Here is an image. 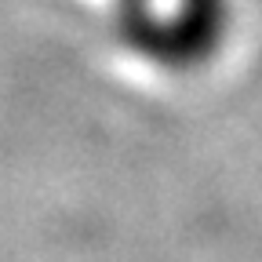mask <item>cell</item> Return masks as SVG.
<instances>
[{
  "instance_id": "cell-1",
  "label": "cell",
  "mask_w": 262,
  "mask_h": 262,
  "mask_svg": "<svg viewBox=\"0 0 262 262\" xmlns=\"http://www.w3.org/2000/svg\"><path fill=\"white\" fill-rule=\"evenodd\" d=\"M117 37L142 58L164 70H189L186 51L171 22L157 15L153 0H117Z\"/></svg>"
}]
</instances>
